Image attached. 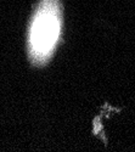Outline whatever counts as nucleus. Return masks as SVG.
I'll return each mask as SVG.
<instances>
[{
  "mask_svg": "<svg viewBox=\"0 0 135 152\" xmlns=\"http://www.w3.org/2000/svg\"><path fill=\"white\" fill-rule=\"evenodd\" d=\"M61 32L60 0H42L29 27L28 50L31 60L40 65L55 50Z\"/></svg>",
  "mask_w": 135,
  "mask_h": 152,
  "instance_id": "obj_1",
  "label": "nucleus"
}]
</instances>
